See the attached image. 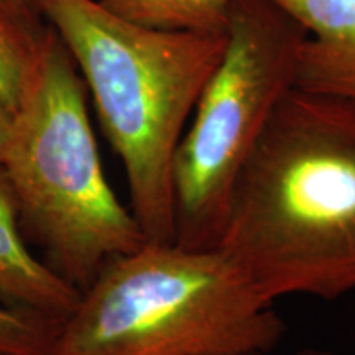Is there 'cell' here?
<instances>
[{"label": "cell", "mask_w": 355, "mask_h": 355, "mask_svg": "<svg viewBox=\"0 0 355 355\" xmlns=\"http://www.w3.org/2000/svg\"><path fill=\"white\" fill-rule=\"evenodd\" d=\"M270 303L355 291V101L293 86L235 180L217 247Z\"/></svg>", "instance_id": "6da1fadb"}, {"label": "cell", "mask_w": 355, "mask_h": 355, "mask_svg": "<svg viewBox=\"0 0 355 355\" xmlns=\"http://www.w3.org/2000/svg\"><path fill=\"white\" fill-rule=\"evenodd\" d=\"M68 48L125 170L146 241L175 242L173 162L227 32H163L130 24L97 0H37Z\"/></svg>", "instance_id": "7a4b0ae2"}, {"label": "cell", "mask_w": 355, "mask_h": 355, "mask_svg": "<svg viewBox=\"0 0 355 355\" xmlns=\"http://www.w3.org/2000/svg\"><path fill=\"white\" fill-rule=\"evenodd\" d=\"M273 304L219 248L146 241L81 291L51 355H266L286 332Z\"/></svg>", "instance_id": "3957f363"}, {"label": "cell", "mask_w": 355, "mask_h": 355, "mask_svg": "<svg viewBox=\"0 0 355 355\" xmlns=\"http://www.w3.org/2000/svg\"><path fill=\"white\" fill-rule=\"evenodd\" d=\"M21 229L78 290L146 237L102 168L87 87L68 48L46 28L42 53L0 153Z\"/></svg>", "instance_id": "277c9868"}, {"label": "cell", "mask_w": 355, "mask_h": 355, "mask_svg": "<svg viewBox=\"0 0 355 355\" xmlns=\"http://www.w3.org/2000/svg\"><path fill=\"white\" fill-rule=\"evenodd\" d=\"M306 30L273 0H232L224 56L173 162L175 242L216 248L235 180L295 86Z\"/></svg>", "instance_id": "5b68a950"}, {"label": "cell", "mask_w": 355, "mask_h": 355, "mask_svg": "<svg viewBox=\"0 0 355 355\" xmlns=\"http://www.w3.org/2000/svg\"><path fill=\"white\" fill-rule=\"evenodd\" d=\"M306 30L295 87L355 101V0H273Z\"/></svg>", "instance_id": "8992f818"}, {"label": "cell", "mask_w": 355, "mask_h": 355, "mask_svg": "<svg viewBox=\"0 0 355 355\" xmlns=\"http://www.w3.org/2000/svg\"><path fill=\"white\" fill-rule=\"evenodd\" d=\"M81 290L26 247L15 198L0 170V303L63 322Z\"/></svg>", "instance_id": "52a82bcc"}, {"label": "cell", "mask_w": 355, "mask_h": 355, "mask_svg": "<svg viewBox=\"0 0 355 355\" xmlns=\"http://www.w3.org/2000/svg\"><path fill=\"white\" fill-rule=\"evenodd\" d=\"M105 10L163 32H227L232 0H97Z\"/></svg>", "instance_id": "ba28073f"}, {"label": "cell", "mask_w": 355, "mask_h": 355, "mask_svg": "<svg viewBox=\"0 0 355 355\" xmlns=\"http://www.w3.org/2000/svg\"><path fill=\"white\" fill-rule=\"evenodd\" d=\"M46 28L0 6V102L13 114L37 69Z\"/></svg>", "instance_id": "9c48e42d"}, {"label": "cell", "mask_w": 355, "mask_h": 355, "mask_svg": "<svg viewBox=\"0 0 355 355\" xmlns=\"http://www.w3.org/2000/svg\"><path fill=\"white\" fill-rule=\"evenodd\" d=\"M61 322L0 303V354L51 355Z\"/></svg>", "instance_id": "30bf717a"}, {"label": "cell", "mask_w": 355, "mask_h": 355, "mask_svg": "<svg viewBox=\"0 0 355 355\" xmlns=\"http://www.w3.org/2000/svg\"><path fill=\"white\" fill-rule=\"evenodd\" d=\"M0 6L6 7L8 12H12L21 20L40 25L42 13H40L37 0H0Z\"/></svg>", "instance_id": "8fae6325"}, {"label": "cell", "mask_w": 355, "mask_h": 355, "mask_svg": "<svg viewBox=\"0 0 355 355\" xmlns=\"http://www.w3.org/2000/svg\"><path fill=\"white\" fill-rule=\"evenodd\" d=\"M10 122H12V112L2 104V102H0V153H2V146L6 144L8 128H10Z\"/></svg>", "instance_id": "7c38bea8"}, {"label": "cell", "mask_w": 355, "mask_h": 355, "mask_svg": "<svg viewBox=\"0 0 355 355\" xmlns=\"http://www.w3.org/2000/svg\"><path fill=\"white\" fill-rule=\"evenodd\" d=\"M252 355H263V354H252ZM298 355H334L331 352H326V350H316V349H306Z\"/></svg>", "instance_id": "4fadbf2b"}, {"label": "cell", "mask_w": 355, "mask_h": 355, "mask_svg": "<svg viewBox=\"0 0 355 355\" xmlns=\"http://www.w3.org/2000/svg\"><path fill=\"white\" fill-rule=\"evenodd\" d=\"M0 355H3V354H0Z\"/></svg>", "instance_id": "5bb4252c"}]
</instances>
